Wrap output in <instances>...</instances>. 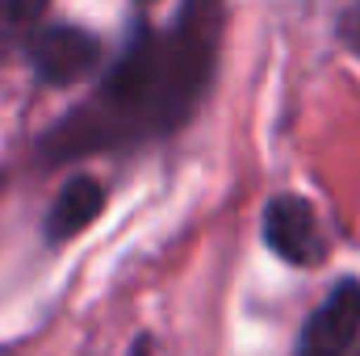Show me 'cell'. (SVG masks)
Here are the masks:
<instances>
[{
  "mask_svg": "<svg viewBox=\"0 0 360 356\" xmlns=\"http://www.w3.org/2000/svg\"><path fill=\"white\" fill-rule=\"evenodd\" d=\"M218 46V0H188L172 34L139 30L117 68L105 76L92 113H76L51 134L59 155L105 147L130 130H172L180 126L214 72Z\"/></svg>",
  "mask_w": 360,
  "mask_h": 356,
  "instance_id": "1",
  "label": "cell"
},
{
  "mask_svg": "<svg viewBox=\"0 0 360 356\" xmlns=\"http://www.w3.org/2000/svg\"><path fill=\"white\" fill-rule=\"evenodd\" d=\"M264 243H269L272 256H281L285 265L310 268L327 256V243H323V227H319V214L306 197L297 193H281L264 205Z\"/></svg>",
  "mask_w": 360,
  "mask_h": 356,
  "instance_id": "2",
  "label": "cell"
},
{
  "mask_svg": "<svg viewBox=\"0 0 360 356\" xmlns=\"http://www.w3.org/2000/svg\"><path fill=\"white\" fill-rule=\"evenodd\" d=\"M360 340V281L344 276L319 302L297 336V356H348Z\"/></svg>",
  "mask_w": 360,
  "mask_h": 356,
  "instance_id": "3",
  "label": "cell"
},
{
  "mask_svg": "<svg viewBox=\"0 0 360 356\" xmlns=\"http://www.w3.org/2000/svg\"><path fill=\"white\" fill-rule=\"evenodd\" d=\"M101 59V46L89 30L80 25H51L34 38L30 46V63L46 84H76L84 80Z\"/></svg>",
  "mask_w": 360,
  "mask_h": 356,
  "instance_id": "4",
  "label": "cell"
},
{
  "mask_svg": "<svg viewBox=\"0 0 360 356\" xmlns=\"http://www.w3.org/2000/svg\"><path fill=\"white\" fill-rule=\"evenodd\" d=\"M101 205H105V189L92 177L68 180L63 193L55 197L51 214H46V239H51V243H63V239L80 235L92 218L101 214Z\"/></svg>",
  "mask_w": 360,
  "mask_h": 356,
  "instance_id": "5",
  "label": "cell"
},
{
  "mask_svg": "<svg viewBox=\"0 0 360 356\" xmlns=\"http://www.w3.org/2000/svg\"><path fill=\"white\" fill-rule=\"evenodd\" d=\"M42 8H46V0H0V25H4V30H21V25H30Z\"/></svg>",
  "mask_w": 360,
  "mask_h": 356,
  "instance_id": "6",
  "label": "cell"
},
{
  "mask_svg": "<svg viewBox=\"0 0 360 356\" xmlns=\"http://www.w3.org/2000/svg\"><path fill=\"white\" fill-rule=\"evenodd\" d=\"M335 34H340V42H344L352 55H360V0H352V4L340 13V21H335Z\"/></svg>",
  "mask_w": 360,
  "mask_h": 356,
  "instance_id": "7",
  "label": "cell"
},
{
  "mask_svg": "<svg viewBox=\"0 0 360 356\" xmlns=\"http://www.w3.org/2000/svg\"><path fill=\"white\" fill-rule=\"evenodd\" d=\"M130 356H147V340H139V344H134V352Z\"/></svg>",
  "mask_w": 360,
  "mask_h": 356,
  "instance_id": "8",
  "label": "cell"
}]
</instances>
